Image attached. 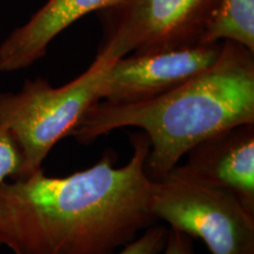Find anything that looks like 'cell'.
I'll return each mask as SVG.
<instances>
[{"label": "cell", "mask_w": 254, "mask_h": 254, "mask_svg": "<svg viewBox=\"0 0 254 254\" xmlns=\"http://www.w3.org/2000/svg\"><path fill=\"white\" fill-rule=\"evenodd\" d=\"M161 254H195L192 238L176 230H168L166 244Z\"/></svg>", "instance_id": "cell-12"}, {"label": "cell", "mask_w": 254, "mask_h": 254, "mask_svg": "<svg viewBox=\"0 0 254 254\" xmlns=\"http://www.w3.org/2000/svg\"><path fill=\"white\" fill-rule=\"evenodd\" d=\"M23 158L17 142L5 126L0 125V185L7 179H17Z\"/></svg>", "instance_id": "cell-10"}, {"label": "cell", "mask_w": 254, "mask_h": 254, "mask_svg": "<svg viewBox=\"0 0 254 254\" xmlns=\"http://www.w3.org/2000/svg\"><path fill=\"white\" fill-rule=\"evenodd\" d=\"M148 207L155 220L204 241L211 254H254V213L220 187L166 176L152 182Z\"/></svg>", "instance_id": "cell-4"}, {"label": "cell", "mask_w": 254, "mask_h": 254, "mask_svg": "<svg viewBox=\"0 0 254 254\" xmlns=\"http://www.w3.org/2000/svg\"><path fill=\"white\" fill-rule=\"evenodd\" d=\"M232 41L254 52V0H220L204 44Z\"/></svg>", "instance_id": "cell-9"}, {"label": "cell", "mask_w": 254, "mask_h": 254, "mask_svg": "<svg viewBox=\"0 0 254 254\" xmlns=\"http://www.w3.org/2000/svg\"><path fill=\"white\" fill-rule=\"evenodd\" d=\"M222 43L131 53L116 59L98 88V101L136 104L167 93L217 62Z\"/></svg>", "instance_id": "cell-6"}, {"label": "cell", "mask_w": 254, "mask_h": 254, "mask_svg": "<svg viewBox=\"0 0 254 254\" xmlns=\"http://www.w3.org/2000/svg\"><path fill=\"white\" fill-rule=\"evenodd\" d=\"M122 0H46L0 44V72L26 69L46 56L50 44L75 21Z\"/></svg>", "instance_id": "cell-8"}, {"label": "cell", "mask_w": 254, "mask_h": 254, "mask_svg": "<svg viewBox=\"0 0 254 254\" xmlns=\"http://www.w3.org/2000/svg\"><path fill=\"white\" fill-rule=\"evenodd\" d=\"M220 0H122L101 11L105 34L97 53H131L204 44Z\"/></svg>", "instance_id": "cell-5"}, {"label": "cell", "mask_w": 254, "mask_h": 254, "mask_svg": "<svg viewBox=\"0 0 254 254\" xmlns=\"http://www.w3.org/2000/svg\"><path fill=\"white\" fill-rule=\"evenodd\" d=\"M114 60L97 53L86 71L62 86L37 78L17 92L0 93V125L13 136L23 158L17 179L40 170L51 150L72 135L86 110L98 101V88Z\"/></svg>", "instance_id": "cell-3"}, {"label": "cell", "mask_w": 254, "mask_h": 254, "mask_svg": "<svg viewBox=\"0 0 254 254\" xmlns=\"http://www.w3.org/2000/svg\"><path fill=\"white\" fill-rule=\"evenodd\" d=\"M254 124V52L222 41L217 62L174 90L136 104H92L72 133L82 145L123 127L150 140L146 174L160 180L190 148L215 133Z\"/></svg>", "instance_id": "cell-2"}, {"label": "cell", "mask_w": 254, "mask_h": 254, "mask_svg": "<svg viewBox=\"0 0 254 254\" xmlns=\"http://www.w3.org/2000/svg\"><path fill=\"white\" fill-rule=\"evenodd\" d=\"M167 176L220 187L254 213V124H240L200 141L187 152L185 164Z\"/></svg>", "instance_id": "cell-7"}, {"label": "cell", "mask_w": 254, "mask_h": 254, "mask_svg": "<svg viewBox=\"0 0 254 254\" xmlns=\"http://www.w3.org/2000/svg\"><path fill=\"white\" fill-rule=\"evenodd\" d=\"M168 228L152 225L140 237L128 243L114 254H161L166 244Z\"/></svg>", "instance_id": "cell-11"}, {"label": "cell", "mask_w": 254, "mask_h": 254, "mask_svg": "<svg viewBox=\"0 0 254 254\" xmlns=\"http://www.w3.org/2000/svg\"><path fill=\"white\" fill-rule=\"evenodd\" d=\"M128 163L116 168L106 150L93 166L67 177L43 168L0 185V245L13 254H114L157 224L148 207L145 164L150 140L131 136Z\"/></svg>", "instance_id": "cell-1"}]
</instances>
